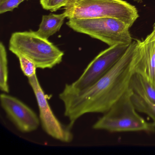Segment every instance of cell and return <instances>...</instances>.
<instances>
[{
    "instance_id": "1",
    "label": "cell",
    "mask_w": 155,
    "mask_h": 155,
    "mask_svg": "<svg viewBox=\"0 0 155 155\" xmlns=\"http://www.w3.org/2000/svg\"><path fill=\"white\" fill-rule=\"evenodd\" d=\"M138 41H134L116 65L95 83L81 90L65 85L59 97L64 106V116L72 128L87 113L107 112L129 88L135 73V58Z\"/></svg>"
},
{
    "instance_id": "2",
    "label": "cell",
    "mask_w": 155,
    "mask_h": 155,
    "mask_svg": "<svg viewBox=\"0 0 155 155\" xmlns=\"http://www.w3.org/2000/svg\"><path fill=\"white\" fill-rule=\"evenodd\" d=\"M64 8L68 19L115 18L130 28L139 18L137 8L123 0H69Z\"/></svg>"
},
{
    "instance_id": "3",
    "label": "cell",
    "mask_w": 155,
    "mask_h": 155,
    "mask_svg": "<svg viewBox=\"0 0 155 155\" xmlns=\"http://www.w3.org/2000/svg\"><path fill=\"white\" fill-rule=\"evenodd\" d=\"M9 50L33 61L37 68L52 69L62 61L64 53L47 39L40 37L35 31L16 32L12 35Z\"/></svg>"
},
{
    "instance_id": "4",
    "label": "cell",
    "mask_w": 155,
    "mask_h": 155,
    "mask_svg": "<svg viewBox=\"0 0 155 155\" xmlns=\"http://www.w3.org/2000/svg\"><path fill=\"white\" fill-rule=\"evenodd\" d=\"M133 91L129 87L122 97L93 125L95 130L110 132L155 130L153 123L147 122L137 112L131 99Z\"/></svg>"
},
{
    "instance_id": "5",
    "label": "cell",
    "mask_w": 155,
    "mask_h": 155,
    "mask_svg": "<svg viewBox=\"0 0 155 155\" xmlns=\"http://www.w3.org/2000/svg\"><path fill=\"white\" fill-rule=\"evenodd\" d=\"M67 25L74 31L99 40L110 46L130 45L132 39L130 27L124 21L112 18L69 19Z\"/></svg>"
},
{
    "instance_id": "6",
    "label": "cell",
    "mask_w": 155,
    "mask_h": 155,
    "mask_svg": "<svg viewBox=\"0 0 155 155\" xmlns=\"http://www.w3.org/2000/svg\"><path fill=\"white\" fill-rule=\"evenodd\" d=\"M28 80L37 100L40 120L43 130L49 136L57 140L64 143L71 142L73 135L71 128L62 124L53 113L37 74L28 78Z\"/></svg>"
},
{
    "instance_id": "7",
    "label": "cell",
    "mask_w": 155,
    "mask_h": 155,
    "mask_svg": "<svg viewBox=\"0 0 155 155\" xmlns=\"http://www.w3.org/2000/svg\"><path fill=\"white\" fill-rule=\"evenodd\" d=\"M129 45H117L101 52L88 65L80 77L70 84L72 87L81 90L95 83L116 65Z\"/></svg>"
},
{
    "instance_id": "8",
    "label": "cell",
    "mask_w": 155,
    "mask_h": 155,
    "mask_svg": "<svg viewBox=\"0 0 155 155\" xmlns=\"http://www.w3.org/2000/svg\"><path fill=\"white\" fill-rule=\"evenodd\" d=\"M1 105L8 118L22 133H30L37 130L40 120L36 113L18 99L2 93L0 96Z\"/></svg>"
},
{
    "instance_id": "9",
    "label": "cell",
    "mask_w": 155,
    "mask_h": 155,
    "mask_svg": "<svg viewBox=\"0 0 155 155\" xmlns=\"http://www.w3.org/2000/svg\"><path fill=\"white\" fill-rule=\"evenodd\" d=\"M138 41L135 58V73L141 75L155 87V34Z\"/></svg>"
},
{
    "instance_id": "10",
    "label": "cell",
    "mask_w": 155,
    "mask_h": 155,
    "mask_svg": "<svg viewBox=\"0 0 155 155\" xmlns=\"http://www.w3.org/2000/svg\"><path fill=\"white\" fill-rule=\"evenodd\" d=\"M66 18L64 12L60 14L51 13L49 15H43L38 30L35 31L36 34L48 39L59 31Z\"/></svg>"
},
{
    "instance_id": "11",
    "label": "cell",
    "mask_w": 155,
    "mask_h": 155,
    "mask_svg": "<svg viewBox=\"0 0 155 155\" xmlns=\"http://www.w3.org/2000/svg\"><path fill=\"white\" fill-rule=\"evenodd\" d=\"M129 87L133 92L143 95L149 100L155 103V87L141 75L136 73L133 74Z\"/></svg>"
},
{
    "instance_id": "12",
    "label": "cell",
    "mask_w": 155,
    "mask_h": 155,
    "mask_svg": "<svg viewBox=\"0 0 155 155\" xmlns=\"http://www.w3.org/2000/svg\"><path fill=\"white\" fill-rule=\"evenodd\" d=\"M131 99L137 111L147 114L153 120V124L155 127V103L149 100L142 95L133 92Z\"/></svg>"
},
{
    "instance_id": "13",
    "label": "cell",
    "mask_w": 155,
    "mask_h": 155,
    "mask_svg": "<svg viewBox=\"0 0 155 155\" xmlns=\"http://www.w3.org/2000/svg\"><path fill=\"white\" fill-rule=\"evenodd\" d=\"M0 89L4 93H9L8 56L2 42L0 43Z\"/></svg>"
},
{
    "instance_id": "14",
    "label": "cell",
    "mask_w": 155,
    "mask_h": 155,
    "mask_svg": "<svg viewBox=\"0 0 155 155\" xmlns=\"http://www.w3.org/2000/svg\"><path fill=\"white\" fill-rule=\"evenodd\" d=\"M17 57L19 60L21 71L25 76L31 78L37 74V66L33 61L22 55H17Z\"/></svg>"
},
{
    "instance_id": "15",
    "label": "cell",
    "mask_w": 155,
    "mask_h": 155,
    "mask_svg": "<svg viewBox=\"0 0 155 155\" xmlns=\"http://www.w3.org/2000/svg\"><path fill=\"white\" fill-rule=\"evenodd\" d=\"M69 0H40L42 8L46 10L56 12L67 5Z\"/></svg>"
},
{
    "instance_id": "16",
    "label": "cell",
    "mask_w": 155,
    "mask_h": 155,
    "mask_svg": "<svg viewBox=\"0 0 155 155\" xmlns=\"http://www.w3.org/2000/svg\"><path fill=\"white\" fill-rule=\"evenodd\" d=\"M25 0H0V13L12 12Z\"/></svg>"
},
{
    "instance_id": "17",
    "label": "cell",
    "mask_w": 155,
    "mask_h": 155,
    "mask_svg": "<svg viewBox=\"0 0 155 155\" xmlns=\"http://www.w3.org/2000/svg\"><path fill=\"white\" fill-rule=\"evenodd\" d=\"M151 33L153 34H155V22L154 23V25H153V30H152Z\"/></svg>"
},
{
    "instance_id": "18",
    "label": "cell",
    "mask_w": 155,
    "mask_h": 155,
    "mask_svg": "<svg viewBox=\"0 0 155 155\" xmlns=\"http://www.w3.org/2000/svg\"><path fill=\"white\" fill-rule=\"evenodd\" d=\"M135 2H137V3H141L143 2V0H133Z\"/></svg>"
}]
</instances>
